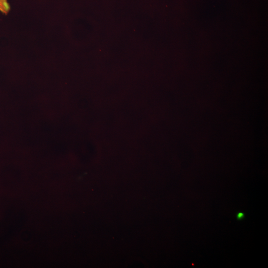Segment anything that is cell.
I'll list each match as a JSON object with an SVG mask.
<instances>
[{
  "instance_id": "cell-1",
  "label": "cell",
  "mask_w": 268,
  "mask_h": 268,
  "mask_svg": "<svg viewBox=\"0 0 268 268\" xmlns=\"http://www.w3.org/2000/svg\"><path fill=\"white\" fill-rule=\"evenodd\" d=\"M10 10V6L7 0H0V12L7 14Z\"/></svg>"
},
{
  "instance_id": "cell-2",
  "label": "cell",
  "mask_w": 268,
  "mask_h": 268,
  "mask_svg": "<svg viewBox=\"0 0 268 268\" xmlns=\"http://www.w3.org/2000/svg\"><path fill=\"white\" fill-rule=\"evenodd\" d=\"M237 217L238 219H242L244 217V214L243 213L240 212L238 213Z\"/></svg>"
}]
</instances>
